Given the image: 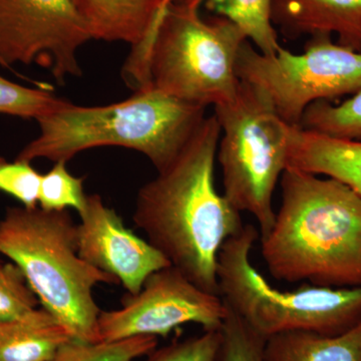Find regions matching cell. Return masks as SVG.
Returning <instances> with one entry per match:
<instances>
[{"label":"cell","mask_w":361,"mask_h":361,"mask_svg":"<svg viewBox=\"0 0 361 361\" xmlns=\"http://www.w3.org/2000/svg\"><path fill=\"white\" fill-rule=\"evenodd\" d=\"M221 127L205 118L168 167L139 190L135 227L199 288L219 295L221 248L243 230L240 212L215 186Z\"/></svg>","instance_id":"1"},{"label":"cell","mask_w":361,"mask_h":361,"mask_svg":"<svg viewBox=\"0 0 361 361\" xmlns=\"http://www.w3.org/2000/svg\"><path fill=\"white\" fill-rule=\"evenodd\" d=\"M281 205L262 237L271 275L295 283L361 286V197L339 180L286 169Z\"/></svg>","instance_id":"2"},{"label":"cell","mask_w":361,"mask_h":361,"mask_svg":"<svg viewBox=\"0 0 361 361\" xmlns=\"http://www.w3.org/2000/svg\"><path fill=\"white\" fill-rule=\"evenodd\" d=\"M203 0H173L148 39L132 47L123 68L135 90H157L184 103L216 106L238 94L237 59L247 37L221 16L204 20Z\"/></svg>","instance_id":"3"},{"label":"cell","mask_w":361,"mask_h":361,"mask_svg":"<svg viewBox=\"0 0 361 361\" xmlns=\"http://www.w3.org/2000/svg\"><path fill=\"white\" fill-rule=\"evenodd\" d=\"M205 111L204 106L149 89L135 90L130 99L108 106H82L66 101L37 121L39 137L16 159L68 163L85 149L116 146L139 152L160 172L193 137Z\"/></svg>","instance_id":"4"},{"label":"cell","mask_w":361,"mask_h":361,"mask_svg":"<svg viewBox=\"0 0 361 361\" xmlns=\"http://www.w3.org/2000/svg\"><path fill=\"white\" fill-rule=\"evenodd\" d=\"M0 254L25 275L47 310L82 343L101 342L97 284H120L78 253L77 224L68 210L9 207L0 220Z\"/></svg>","instance_id":"5"},{"label":"cell","mask_w":361,"mask_h":361,"mask_svg":"<svg viewBox=\"0 0 361 361\" xmlns=\"http://www.w3.org/2000/svg\"><path fill=\"white\" fill-rule=\"evenodd\" d=\"M258 238L244 226L225 242L218 257L219 295L256 334L267 339L289 331L337 336L361 320V286L349 288L303 285L295 290L275 288L251 262Z\"/></svg>","instance_id":"6"},{"label":"cell","mask_w":361,"mask_h":361,"mask_svg":"<svg viewBox=\"0 0 361 361\" xmlns=\"http://www.w3.org/2000/svg\"><path fill=\"white\" fill-rule=\"evenodd\" d=\"M214 110L223 133L217 152L223 194L240 213L255 218L264 237L275 220L273 196L287 169L292 126L242 82L236 97Z\"/></svg>","instance_id":"7"},{"label":"cell","mask_w":361,"mask_h":361,"mask_svg":"<svg viewBox=\"0 0 361 361\" xmlns=\"http://www.w3.org/2000/svg\"><path fill=\"white\" fill-rule=\"evenodd\" d=\"M237 75L269 102L280 118L300 126L304 111L316 102L353 94L361 87V52L315 35L302 54L283 47L263 54L246 40L240 49Z\"/></svg>","instance_id":"8"},{"label":"cell","mask_w":361,"mask_h":361,"mask_svg":"<svg viewBox=\"0 0 361 361\" xmlns=\"http://www.w3.org/2000/svg\"><path fill=\"white\" fill-rule=\"evenodd\" d=\"M92 39L73 0H0V65L49 68L63 84L80 77V47Z\"/></svg>","instance_id":"9"},{"label":"cell","mask_w":361,"mask_h":361,"mask_svg":"<svg viewBox=\"0 0 361 361\" xmlns=\"http://www.w3.org/2000/svg\"><path fill=\"white\" fill-rule=\"evenodd\" d=\"M226 316L227 306L220 295L199 288L169 265L152 273L137 293L126 294L120 310L101 311L99 341L166 337L187 323H196L204 330H218Z\"/></svg>","instance_id":"10"},{"label":"cell","mask_w":361,"mask_h":361,"mask_svg":"<svg viewBox=\"0 0 361 361\" xmlns=\"http://www.w3.org/2000/svg\"><path fill=\"white\" fill-rule=\"evenodd\" d=\"M77 225L78 253L85 262L108 273L129 294L141 290L152 273L171 265L148 240L126 227L122 218L99 195L87 196Z\"/></svg>","instance_id":"11"},{"label":"cell","mask_w":361,"mask_h":361,"mask_svg":"<svg viewBox=\"0 0 361 361\" xmlns=\"http://www.w3.org/2000/svg\"><path fill=\"white\" fill-rule=\"evenodd\" d=\"M272 21L288 35H336L361 52V0H273Z\"/></svg>","instance_id":"12"},{"label":"cell","mask_w":361,"mask_h":361,"mask_svg":"<svg viewBox=\"0 0 361 361\" xmlns=\"http://www.w3.org/2000/svg\"><path fill=\"white\" fill-rule=\"evenodd\" d=\"M287 169L339 180L361 197V141L292 126Z\"/></svg>","instance_id":"13"},{"label":"cell","mask_w":361,"mask_h":361,"mask_svg":"<svg viewBox=\"0 0 361 361\" xmlns=\"http://www.w3.org/2000/svg\"><path fill=\"white\" fill-rule=\"evenodd\" d=\"M92 39L142 44L170 0H75Z\"/></svg>","instance_id":"14"},{"label":"cell","mask_w":361,"mask_h":361,"mask_svg":"<svg viewBox=\"0 0 361 361\" xmlns=\"http://www.w3.org/2000/svg\"><path fill=\"white\" fill-rule=\"evenodd\" d=\"M70 332L44 308L13 322L0 323V361H49Z\"/></svg>","instance_id":"15"},{"label":"cell","mask_w":361,"mask_h":361,"mask_svg":"<svg viewBox=\"0 0 361 361\" xmlns=\"http://www.w3.org/2000/svg\"><path fill=\"white\" fill-rule=\"evenodd\" d=\"M263 361H361V320L337 336L289 331L266 339Z\"/></svg>","instance_id":"16"},{"label":"cell","mask_w":361,"mask_h":361,"mask_svg":"<svg viewBox=\"0 0 361 361\" xmlns=\"http://www.w3.org/2000/svg\"><path fill=\"white\" fill-rule=\"evenodd\" d=\"M207 8L231 21L263 54L282 47L272 21L273 0H203Z\"/></svg>","instance_id":"17"},{"label":"cell","mask_w":361,"mask_h":361,"mask_svg":"<svg viewBox=\"0 0 361 361\" xmlns=\"http://www.w3.org/2000/svg\"><path fill=\"white\" fill-rule=\"evenodd\" d=\"M299 127L338 139L361 141V87L337 106L327 101L310 104Z\"/></svg>","instance_id":"18"},{"label":"cell","mask_w":361,"mask_h":361,"mask_svg":"<svg viewBox=\"0 0 361 361\" xmlns=\"http://www.w3.org/2000/svg\"><path fill=\"white\" fill-rule=\"evenodd\" d=\"M158 345V337L141 336L118 341L82 343L71 341L49 361H133L148 355Z\"/></svg>","instance_id":"19"},{"label":"cell","mask_w":361,"mask_h":361,"mask_svg":"<svg viewBox=\"0 0 361 361\" xmlns=\"http://www.w3.org/2000/svg\"><path fill=\"white\" fill-rule=\"evenodd\" d=\"M85 178L71 175L66 161H56L54 167L42 175L39 191V207L45 211H63L73 208L80 215L87 205L84 190Z\"/></svg>","instance_id":"20"},{"label":"cell","mask_w":361,"mask_h":361,"mask_svg":"<svg viewBox=\"0 0 361 361\" xmlns=\"http://www.w3.org/2000/svg\"><path fill=\"white\" fill-rule=\"evenodd\" d=\"M66 102L49 90L23 87L0 75V114L37 121Z\"/></svg>","instance_id":"21"},{"label":"cell","mask_w":361,"mask_h":361,"mask_svg":"<svg viewBox=\"0 0 361 361\" xmlns=\"http://www.w3.org/2000/svg\"><path fill=\"white\" fill-rule=\"evenodd\" d=\"M39 302L20 267L0 261V323L32 314Z\"/></svg>","instance_id":"22"},{"label":"cell","mask_w":361,"mask_h":361,"mask_svg":"<svg viewBox=\"0 0 361 361\" xmlns=\"http://www.w3.org/2000/svg\"><path fill=\"white\" fill-rule=\"evenodd\" d=\"M221 336L218 361H263L266 339L251 329L228 306Z\"/></svg>","instance_id":"23"},{"label":"cell","mask_w":361,"mask_h":361,"mask_svg":"<svg viewBox=\"0 0 361 361\" xmlns=\"http://www.w3.org/2000/svg\"><path fill=\"white\" fill-rule=\"evenodd\" d=\"M39 174L30 161H8L0 158V192L20 202L26 208L39 207Z\"/></svg>","instance_id":"24"},{"label":"cell","mask_w":361,"mask_h":361,"mask_svg":"<svg viewBox=\"0 0 361 361\" xmlns=\"http://www.w3.org/2000/svg\"><path fill=\"white\" fill-rule=\"evenodd\" d=\"M221 329L204 330L200 336L154 349L146 361H218Z\"/></svg>","instance_id":"25"},{"label":"cell","mask_w":361,"mask_h":361,"mask_svg":"<svg viewBox=\"0 0 361 361\" xmlns=\"http://www.w3.org/2000/svg\"><path fill=\"white\" fill-rule=\"evenodd\" d=\"M73 2H75V0H73Z\"/></svg>","instance_id":"26"},{"label":"cell","mask_w":361,"mask_h":361,"mask_svg":"<svg viewBox=\"0 0 361 361\" xmlns=\"http://www.w3.org/2000/svg\"><path fill=\"white\" fill-rule=\"evenodd\" d=\"M171 1H173V0H170V2H171Z\"/></svg>","instance_id":"27"}]
</instances>
